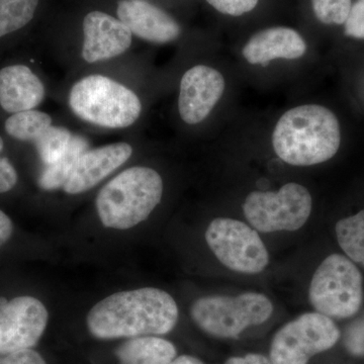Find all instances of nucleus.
<instances>
[{"mask_svg": "<svg viewBox=\"0 0 364 364\" xmlns=\"http://www.w3.org/2000/svg\"><path fill=\"white\" fill-rule=\"evenodd\" d=\"M178 317V306L169 294L143 287L102 299L91 309L86 323L95 338H134L167 334Z\"/></svg>", "mask_w": 364, "mask_h": 364, "instance_id": "nucleus-1", "label": "nucleus"}, {"mask_svg": "<svg viewBox=\"0 0 364 364\" xmlns=\"http://www.w3.org/2000/svg\"><path fill=\"white\" fill-rule=\"evenodd\" d=\"M341 142L336 116L322 105H306L289 109L275 126L273 149L294 166H311L335 156Z\"/></svg>", "mask_w": 364, "mask_h": 364, "instance_id": "nucleus-2", "label": "nucleus"}, {"mask_svg": "<svg viewBox=\"0 0 364 364\" xmlns=\"http://www.w3.org/2000/svg\"><path fill=\"white\" fill-rule=\"evenodd\" d=\"M163 181L149 167L124 170L102 188L97 198L104 226L127 230L147 220L162 198Z\"/></svg>", "mask_w": 364, "mask_h": 364, "instance_id": "nucleus-3", "label": "nucleus"}, {"mask_svg": "<svg viewBox=\"0 0 364 364\" xmlns=\"http://www.w3.org/2000/svg\"><path fill=\"white\" fill-rule=\"evenodd\" d=\"M69 105L76 116L105 128H127L140 117L142 105L134 91L102 75H90L71 88Z\"/></svg>", "mask_w": 364, "mask_h": 364, "instance_id": "nucleus-4", "label": "nucleus"}, {"mask_svg": "<svg viewBox=\"0 0 364 364\" xmlns=\"http://www.w3.org/2000/svg\"><path fill=\"white\" fill-rule=\"evenodd\" d=\"M309 299L317 313L331 318H350L363 305V275L347 256L332 254L314 273Z\"/></svg>", "mask_w": 364, "mask_h": 364, "instance_id": "nucleus-5", "label": "nucleus"}, {"mask_svg": "<svg viewBox=\"0 0 364 364\" xmlns=\"http://www.w3.org/2000/svg\"><path fill=\"white\" fill-rule=\"evenodd\" d=\"M272 312L270 299L258 293L203 296L191 309V318L203 331L223 339L237 338L250 326L264 323Z\"/></svg>", "mask_w": 364, "mask_h": 364, "instance_id": "nucleus-6", "label": "nucleus"}, {"mask_svg": "<svg viewBox=\"0 0 364 364\" xmlns=\"http://www.w3.org/2000/svg\"><path fill=\"white\" fill-rule=\"evenodd\" d=\"M312 196L299 183H287L279 191H253L243 205L244 215L262 233L296 231L308 221Z\"/></svg>", "mask_w": 364, "mask_h": 364, "instance_id": "nucleus-7", "label": "nucleus"}, {"mask_svg": "<svg viewBox=\"0 0 364 364\" xmlns=\"http://www.w3.org/2000/svg\"><path fill=\"white\" fill-rule=\"evenodd\" d=\"M340 331L331 318L306 313L287 323L273 337L270 360L273 364H308L313 356L331 349Z\"/></svg>", "mask_w": 364, "mask_h": 364, "instance_id": "nucleus-8", "label": "nucleus"}, {"mask_svg": "<svg viewBox=\"0 0 364 364\" xmlns=\"http://www.w3.org/2000/svg\"><path fill=\"white\" fill-rule=\"evenodd\" d=\"M205 240L220 262L233 272L256 274L269 263L259 234L245 223L218 218L208 225Z\"/></svg>", "mask_w": 364, "mask_h": 364, "instance_id": "nucleus-9", "label": "nucleus"}, {"mask_svg": "<svg viewBox=\"0 0 364 364\" xmlns=\"http://www.w3.org/2000/svg\"><path fill=\"white\" fill-rule=\"evenodd\" d=\"M48 318L44 304L33 296L0 299V354L32 348L44 334Z\"/></svg>", "mask_w": 364, "mask_h": 364, "instance_id": "nucleus-10", "label": "nucleus"}, {"mask_svg": "<svg viewBox=\"0 0 364 364\" xmlns=\"http://www.w3.org/2000/svg\"><path fill=\"white\" fill-rule=\"evenodd\" d=\"M225 90V79L219 71L205 65L193 67L181 82L178 109L188 124L200 123L213 111Z\"/></svg>", "mask_w": 364, "mask_h": 364, "instance_id": "nucleus-11", "label": "nucleus"}, {"mask_svg": "<svg viewBox=\"0 0 364 364\" xmlns=\"http://www.w3.org/2000/svg\"><path fill=\"white\" fill-rule=\"evenodd\" d=\"M83 33L82 58L88 63L119 56L132 44V33L128 26L102 11L86 14Z\"/></svg>", "mask_w": 364, "mask_h": 364, "instance_id": "nucleus-12", "label": "nucleus"}, {"mask_svg": "<svg viewBox=\"0 0 364 364\" xmlns=\"http://www.w3.org/2000/svg\"><path fill=\"white\" fill-rule=\"evenodd\" d=\"M133 149L129 144L117 143L87 150L79 158L63 186L69 195H78L95 188L105 177L128 161Z\"/></svg>", "mask_w": 364, "mask_h": 364, "instance_id": "nucleus-13", "label": "nucleus"}, {"mask_svg": "<svg viewBox=\"0 0 364 364\" xmlns=\"http://www.w3.org/2000/svg\"><path fill=\"white\" fill-rule=\"evenodd\" d=\"M117 16L132 33L148 42L165 44L181 35V26L176 20L144 0H119Z\"/></svg>", "mask_w": 364, "mask_h": 364, "instance_id": "nucleus-14", "label": "nucleus"}, {"mask_svg": "<svg viewBox=\"0 0 364 364\" xmlns=\"http://www.w3.org/2000/svg\"><path fill=\"white\" fill-rule=\"evenodd\" d=\"M306 45L293 28L277 26L255 33L244 46L243 56L249 63L267 65L274 59H298L305 54Z\"/></svg>", "mask_w": 364, "mask_h": 364, "instance_id": "nucleus-15", "label": "nucleus"}, {"mask_svg": "<svg viewBox=\"0 0 364 364\" xmlns=\"http://www.w3.org/2000/svg\"><path fill=\"white\" fill-rule=\"evenodd\" d=\"M45 86L28 67L11 65L0 70V105L7 112L31 111L43 102Z\"/></svg>", "mask_w": 364, "mask_h": 364, "instance_id": "nucleus-16", "label": "nucleus"}, {"mask_svg": "<svg viewBox=\"0 0 364 364\" xmlns=\"http://www.w3.org/2000/svg\"><path fill=\"white\" fill-rule=\"evenodd\" d=\"M116 355L119 364H169L176 358V348L159 337H134L119 346Z\"/></svg>", "mask_w": 364, "mask_h": 364, "instance_id": "nucleus-17", "label": "nucleus"}, {"mask_svg": "<svg viewBox=\"0 0 364 364\" xmlns=\"http://www.w3.org/2000/svg\"><path fill=\"white\" fill-rule=\"evenodd\" d=\"M88 143L83 136H72L66 152L57 161L47 165L39 178V186L45 191L63 188L70 177L76 163L87 151Z\"/></svg>", "mask_w": 364, "mask_h": 364, "instance_id": "nucleus-18", "label": "nucleus"}, {"mask_svg": "<svg viewBox=\"0 0 364 364\" xmlns=\"http://www.w3.org/2000/svg\"><path fill=\"white\" fill-rule=\"evenodd\" d=\"M339 246L349 259L364 267V210L336 224Z\"/></svg>", "mask_w": 364, "mask_h": 364, "instance_id": "nucleus-19", "label": "nucleus"}, {"mask_svg": "<svg viewBox=\"0 0 364 364\" xmlns=\"http://www.w3.org/2000/svg\"><path fill=\"white\" fill-rule=\"evenodd\" d=\"M52 126L49 114L39 111L16 112L6 122V131L9 136L20 141H33Z\"/></svg>", "mask_w": 364, "mask_h": 364, "instance_id": "nucleus-20", "label": "nucleus"}, {"mask_svg": "<svg viewBox=\"0 0 364 364\" xmlns=\"http://www.w3.org/2000/svg\"><path fill=\"white\" fill-rule=\"evenodd\" d=\"M38 4L39 0H0V38L28 25Z\"/></svg>", "mask_w": 364, "mask_h": 364, "instance_id": "nucleus-21", "label": "nucleus"}, {"mask_svg": "<svg viewBox=\"0 0 364 364\" xmlns=\"http://www.w3.org/2000/svg\"><path fill=\"white\" fill-rule=\"evenodd\" d=\"M72 139V134L61 127H50L35 141L36 147L42 161L52 164L66 152Z\"/></svg>", "mask_w": 364, "mask_h": 364, "instance_id": "nucleus-22", "label": "nucleus"}, {"mask_svg": "<svg viewBox=\"0 0 364 364\" xmlns=\"http://www.w3.org/2000/svg\"><path fill=\"white\" fill-rule=\"evenodd\" d=\"M316 18L325 25H343L351 11V0H312Z\"/></svg>", "mask_w": 364, "mask_h": 364, "instance_id": "nucleus-23", "label": "nucleus"}, {"mask_svg": "<svg viewBox=\"0 0 364 364\" xmlns=\"http://www.w3.org/2000/svg\"><path fill=\"white\" fill-rule=\"evenodd\" d=\"M344 345L349 353L364 356V315L356 318L347 327L344 334Z\"/></svg>", "mask_w": 364, "mask_h": 364, "instance_id": "nucleus-24", "label": "nucleus"}, {"mask_svg": "<svg viewBox=\"0 0 364 364\" xmlns=\"http://www.w3.org/2000/svg\"><path fill=\"white\" fill-rule=\"evenodd\" d=\"M207 1L220 13L234 16L249 13L258 4V0H207Z\"/></svg>", "mask_w": 364, "mask_h": 364, "instance_id": "nucleus-25", "label": "nucleus"}, {"mask_svg": "<svg viewBox=\"0 0 364 364\" xmlns=\"http://www.w3.org/2000/svg\"><path fill=\"white\" fill-rule=\"evenodd\" d=\"M345 25V33L349 37L364 40V0L352 6Z\"/></svg>", "mask_w": 364, "mask_h": 364, "instance_id": "nucleus-26", "label": "nucleus"}, {"mask_svg": "<svg viewBox=\"0 0 364 364\" xmlns=\"http://www.w3.org/2000/svg\"><path fill=\"white\" fill-rule=\"evenodd\" d=\"M0 364H47L40 353L32 348L0 354Z\"/></svg>", "mask_w": 364, "mask_h": 364, "instance_id": "nucleus-27", "label": "nucleus"}, {"mask_svg": "<svg viewBox=\"0 0 364 364\" xmlns=\"http://www.w3.org/2000/svg\"><path fill=\"white\" fill-rule=\"evenodd\" d=\"M18 182V173L6 157H0V193L13 189Z\"/></svg>", "mask_w": 364, "mask_h": 364, "instance_id": "nucleus-28", "label": "nucleus"}, {"mask_svg": "<svg viewBox=\"0 0 364 364\" xmlns=\"http://www.w3.org/2000/svg\"><path fill=\"white\" fill-rule=\"evenodd\" d=\"M225 364H273L270 358L262 354L251 353L228 359Z\"/></svg>", "mask_w": 364, "mask_h": 364, "instance_id": "nucleus-29", "label": "nucleus"}, {"mask_svg": "<svg viewBox=\"0 0 364 364\" xmlns=\"http://www.w3.org/2000/svg\"><path fill=\"white\" fill-rule=\"evenodd\" d=\"M14 232V225L9 215L0 210V247L11 239Z\"/></svg>", "mask_w": 364, "mask_h": 364, "instance_id": "nucleus-30", "label": "nucleus"}, {"mask_svg": "<svg viewBox=\"0 0 364 364\" xmlns=\"http://www.w3.org/2000/svg\"><path fill=\"white\" fill-rule=\"evenodd\" d=\"M169 364H205L200 359L191 355H181L176 358Z\"/></svg>", "mask_w": 364, "mask_h": 364, "instance_id": "nucleus-31", "label": "nucleus"}, {"mask_svg": "<svg viewBox=\"0 0 364 364\" xmlns=\"http://www.w3.org/2000/svg\"><path fill=\"white\" fill-rule=\"evenodd\" d=\"M4 150V140H2L1 136H0V153Z\"/></svg>", "mask_w": 364, "mask_h": 364, "instance_id": "nucleus-32", "label": "nucleus"}]
</instances>
